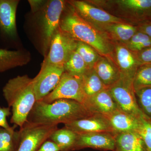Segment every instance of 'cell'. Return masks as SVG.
Masks as SVG:
<instances>
[{
  "label": "cell",
  "mask_w": 151,
  "mask_h": 151,
  "mask_svg": "<svg viewBox=\"0 0 151 151\" xmlns=\"http://www.w3.org/2000/svg\"><path fill=\"white\" fill-rule=\"evenodd\" d=\"M115 42L114 49L116 65L121 75L133 81L139 66L134 52L130 50L124 44Z\"/></svg>",
  "instance_id": "cell-15"
},
{
  "label": "cell",
  "mask_w": 151,
  "mask_h": 151,
  "mask_svg": "<svg viewBox=\"0 0 151 151\" xmlns=\"http://www.w3.org/2000/svg\"><path fill=\"white\" fill-rule=\"evenodd\" d=\"M81 78L86 98L108 88L103 84L93 68L88 70Z\"/></svg>",
  "instance_id": "cell-23"
},
{
  "label": "cell",
  "mask_w": 151,
  "mask_h": 151,
  "mask_svg": "<svg viewBox=\"0 0 151 151\" xmlns=\"http://www.w3.org/2000/svg\"><path fill=\"white\" fill-rule=\"evenodd\" d=\"M31 59L30 53L27 50H11L0 48V73L27 65Z\"/></svg>",
  "instance_id": "cell-18"
},
{
  "label": "cell",
  "mask_w": 151,
  "mask_h": 151,
  "mask_svg": "<svg viewBox=\"0 0 151 151\" xmlns=\"http://www.w3.org/2000/svg\"><path fill=\"white\" fill-rule=\"evenodd\" d=\"M64 72L63 67L41 66L39 73L33 78L36 101H41L54 90Z\"/></svg>",
  "instance_id": "cell-9"
},
{
  "label": "cell",
  "mask_w": 151,
  "mask_h": 151,
  "mask_svg": "<svg viewBox=\"0 0 151 151\" xmlns=\"http://www.w3.org/2000/svg\"><path fill=\"white\" fill-rule=\"evenodd\" d=\"M148 22H151V15L150 16V18H149L148 21Z\"/></svg>",
  "instance_id": "cell-36"
},
{
  "label": "cell",
  "mask_w": 151,
  "mask_h": 151,
  "mask_svg": "<svg viewBox=\"0 0 151 151\" xmlns=\"http://www.w3.org/2000/svg\"><path fill=\"white\" fill-rule=\"evenodd\" d=\"M82 104L90 114H100L106 117L120 110L108 88L85 98Z\"/></svg>",
  "instance_id": "cell-14"
},
{
  "label": "cell",
  "mask_w": 151,
  "mask_h": 151,
  "mask_svg": "<svg viewBox=\"0 0 151 151\" xmlns=\"http://www.w3.org/2000/svg\"><path fill=\"white\" fill-rule=\"evenodd\" d=\"M47 1L40 0H30L28 1L32 11L34 14L40 11L45 4Z\"/></svg>",
  "instance_id": "cell-34"
},
{
  "label": "cell",
  "mask_w": 151,
  "mask_h": 151,
  "mask_svg": "<svg viewBox=\"0 0 151 151\" xmlns=\"http://www.w3.org/2000/svg\"><path fill=\"white\" fill-rule=\"evenodd\" d=\"M134 53L139 65L151 64V47Z\"/></svg>",
  "instance_id": "cell-31"
},
{
  "label": "cell",
  "mask_w": 151,
  "mask_h": 151,
  "mask_svg": "<svg viewBox=\"0 0 151 151\" xmlns=\"http://www.w3.org/2000/svg\"><path fill=\"white\" fill-rule=\"evenodd\" d=\"M86 148L115 151L116 142L114 133L109 132H97L78 134L73 151Z\"/></svg>",
  "instance_id": "cell-12"
},
{
  "label": "cell",
  "mask_w": 151,
  "mask_h": 151,
  "mask_svg": "<svg viewBox=\"0 0 151 151\" xmlns=\"http://www.w3.org/2000/svg\"><path fill=\"white\" fill-rule=\"evenodd\" d=\"M78 134L64 127L57 129L50 135L49 139L58 146L60 151H73Z\"/></svg>",
  "instance_id": "cell-22"
},
{
  "label": "cell",
  "mask_w": 151,
  "mask_h": 151,
  "mask_svg": "<svg viewBox=\"0 0 151 151\" xmlns=\"http://www.w3.org/2000/svg\"><path fill=\"white\" fill-rule=\"evenodd\" d=\"M126 13L138 21H148L151 15V0H118L112 1Z\"/></svg>",
  "instance_id": "cell-16"
},
{
  "label": "cell",
  "mask_w": 151,
  "mask_h": 151,
  "mask_svg": "<svg viewBox=\"0 0 151 151\" xmlns=\"http://www.w3.org/2000/svg\"><path fill=\"white\" fill-rule=\"evenodd\" d=\"M93 68L107 87L115 84L121 78L119 68L110 58L100 56Z\"/></svg>",
  "instance_id": "cell-20"
},
{
  "label": "cell",
  "mask_w": 151,
  "mask_h": 151,
  "mask_svg": "<svg viewBox=\"0 0 151 151\" xmlns=\"http://www.w3.org/2000/svg\"><path fill=\"white\" fill-rule=\"evenodd\" d=\"M151 37L148 35L138 31L126 45L130 50L134 47L139 45L143 42L151 40Z\"/></svg>",
  "instance_id": "cell-30"
},
{
  "label": "cell",
  "mask_w": 151,
  "mask_h": 151,
  "mask_svg": "<svg viewBox=\"0 0 151 151\" xmlns=\"http://www.w3.org/2000/svg\"><path fill=\"white\" fill-rule=\"evenodd\" d=\"M108 89L120 111L138 118L145 116L138 105L133 80L121 75L120 79Z\"/></svg>",
  "instance_id": "cell-6"
},
{
  "label": "cell",
  "mask_w": 151,
  "mask_h": 151,
  "mask_svg": "<svg viewBox=\"0 0 151 151\" xmlns=\"http://www.w3.org/2000/svg\"><path fill=\"white\" fill-rule=\"evenodd\" d=\"M65 127L77 134L97 132L113 133L108 118L98 114H91L85 118L77 119L65 124Z\"/></svg>",
  "instance_id": "cell-13"
},
{
  "label": "cell",
  "mask_w": 151,
  "mask_h": 151,
  "mask_svg": "<svg viewBox=\"0 0 151 151\" xmlns=\"http://www.w3.org/2000/svg\"><path fill=\"white\" fill-rule=\"evenodd\" d=\"M135 90L151 86V64H144L138 67L133 81Z\"/></svg>",
  "instance_id": "cell-28"
},
{
  "label": "cell",
  "mask_w": 151,
  "mask_h": 151,
  "mask_svg": "<svg viewBox=\"0 0 151 151\" xmlns=\"http://www.w3.org/2000/svg\"><path fill=\"white\" fill-rule=\"evenodd\" d=\"M11 108L9 107H1L0 106V127L8 130L15 129L17 126L11 127L7 121V118L12 114Z\"/></svg>",
  "instance_id": "cell-32"
},
{
  "label": "cell",
  "mask_w": 151,
  "mask_h": 151,
  "mask_svg": "<svg viewBox=\"0 0 151 151\" xmlns=\"http://www.w3.org/2000/svg\"><path fill=\"white\" fill-rule=\"evenodd\" d=\"M85 98L81 77L64 72L56 88L41 101L51 103L59 99H68L82 104Z\"/></svg>",
  "instance_id": "cell-8"
},
{
  "label": "cell",
  "mask_w": 151,
  "mask_h": 151,
  "mask_svg": "<svg viewBox=\"0 0 151 151\" xmlns=\"http://www.w3.org/2000/svg\"><path fill=\"white\" fill-rule=\"evenodd\" d=\"M59 26L73 39L92 47L101 56L112 57L113 42L106 34L82 18L68 1L61 15Z\"/></svg>",
  "instance_id": "cell-1"
},
{
  "label": "cell",
  "mask_w": 151,
  "mask_h": 151,
  "mask_svg": "<svg viewBox=\"0 0 151 151\" xmlns=\"http://www.w3.org/2000/svg\"><path fill=\"white\" fill-rule=\"evenodd\" d=\"M113 133L137 132L141 124V118L118 110L107 116Z\"/></svg>",
  "instance_id": "cell-17"
},
{
  "label": "cell",
  "mask_w": 151,
  "mask_h": 151,
  "mask_svg": "<svg viewBox=\"0 0 151 151\" xmlns=\"http://www.w3.org/2000/svg\"><path fill=\"white\" fill-rule=\"evenodd\" d=\"M115 151H147L145 144L137 132L114 133Z\"/></svg>",
  "instance_id": "cell-21"
},
{
  "label": "cell",
  "mask_w": 151,
  "mask_h": 151,
  "mask_svg": "<svg viewBox=\"0 0 151 151\" xmlns=\"http://www.w3.org/2000/svg\"><path fill=\"white\" fill-rule=\"evenodd\" d=\"M97 29L105 33L111 40L126 44L138 31L137 26L127 23L109 24L101 26Z\"/></svg>",
  "instance_id": "cell-19"
},
{
  "label": "cell",
  "mask_w": 151,
  "mask_h": 151,
  "mask_svg": "<svg viewBox=\"0 0 151 151\" xmlns=\"http://www.w3.org/2000/svg\"><path fill=\"white\" fill-rule=\"evenodd\" d=\"M67 1L63 0H49L40 11L35 14L37 18L42 54L48 53L50 42L55 31L59 26L61 15Z\"/></svg>",
  "instance_id": "cell-4"
},
{
  "label": "cell",
  "mask_w": 151,
  "mask_h": 151,
  "mask_svg": "<svg viewBox=\"0 0 151 151\" xmlns=\"http://www.w3.org/2000/svg\"><path fill=\"white\" fill-rule=\"evenodd\" d=\"M68 2L82 18L96 28L109 24L126 23L121 18L111 14L85 1H70Z\"/></svg>",
  "instance_id": "cell-10"
},
{
  "label": "cell",
  "mask_w": 151,
  "mask_h": 151,
  "mask_svg": "<svg viewBox=\"0 0 151 151\" xmlns=\"http://www.w3.org/2000/svg\"><path fill=\"white\" fill-rule=\"evenodd\" d=\"M138 31L145 34L151 37V22H145L138 25Z\"/></svg>",
  "instance_id": "cell-35"
},
{
  "label": "cell",
  "mask_w": 151,
  "mask_h": 151,
  "mask_svg": "<svg viewBox=\"0 0 151 151\" xmlns=\"http://www.w3.org/2000/svg\"><path fill=\"white\" fill-rule=\"evenodd\" d=\"M3 93L12 111L11 123L22 128L36 102L33 78L27 75L11 78L3 87Z\"/></svg>",
  "instance_id": "cell-3"
},
{
  "label": "cell",
  "mask_w": 151,
  "mask_h": 151,
  "mask_svg": "<svg viewBox=\"0 0 151 151\" xmlns=\"http://www.w3.org/2000/svg\"><path fill=\"white\" fill-rule=\"evenodd\" d=\"M137 132L145 144L147 151H151V119L145 116L141 118V124Z\"/></svg>",
  "instance_id": "cell-29"
},
{
  "label": "cell",
  "mask_w": 151,
  "mask_h": 151,
  "mask_svg": "<svg viewBox=\"0 0 151 151\" xmlns=\"http://www.w3.org/2000/svg\"><path fill=\"white\" fill-rule=\"evenodd\" d=\"M15 129L8 130L0 127V151H17L20 133Z\"/></svg>",
  "instance_id": "cell-24"
},
{
  "label": "cell",
  "mask_w": 151,
  "mask_h": 151,
  "mask_svg": "<svg viewBox=\"0 0 151 151\" xmlns=\"http://www.w3.org/2000/svg\"><path fill=\"white\" fill-rule=\"evenodd\" d=\"M76 51L84 60L89 70L93 68L101 56L92 47L80 41L77 42Z\"/></svg>",
  "instance_id": "cell-27"
},
{
  "label": "cell",
  "mask_w": 151,
  "mask_h": 151,
  "mask_svg": "<svg viewBox=\"0 0 151 151\" xmlns=\"http://www.w3.org/2000/svg\"><path fill=\"white\" fill-rule=\"evenodd\" d=\"M19 0H0V33L4 39L14 42L18 38L16 14Z\"/></svg>",
  "instance_id": "cell-11"
},
{
  "label": "cell",
  "mask_w": 151,
  "mask_h": 151,
  "mask_svg": "<svg viewBox=\"0 0 151 151\" xmlns=\"http://www.w3.org/2000/svg\"><path fill=\"white\" fill-rule=\"evenodd\" d=\"M77 41L61 29L60 26L52 36L48 53L41 66L63 67L73 52L76 50Z\"/></svg>",
  "instance_id": "cell-5"
},
{
  "label": "cell",
  "mask_w": 151,
  "mask_h": 151,
  "mask_svg": "<svg viewBox=\"0 0 151 151\" xmlns=\"http://www.w3.org/2000/svg\"><path fill=\"white\" fill-rule=\"evenodd\" d=\"M137 102L143 114L151 119V86L135 90Z\"/></svg>",
  "instance_id": "cell-26"
},
{
  "label": "cell",
  "mask_w": 151,
  "mask_h": 151,
  "mask_svg": "<svg viewBox=\"0 0 151 151\" xmlns=\"http://www.w3.org/2000/svg\"><path fill=\"white\" fill-rule=\"evenodd\" d=\"M58 129L56 125H42L27 122L19 130L20 143L17 151H37Z\"/></svg>",
  "instance_id": "cell-7"
},
{
  "label": "cell",
  "mask_w": 151,
  "mask_h": 151,
  "mask_svg": "<svg viewBox=\"0 0 151 151\" xmlns=\"http://www.w3.org/2000/svg\"><path fill=\"white\" fill-rule=\"evenodd\" d=\"M37 151H60L58 146L50 140L45 141Z\"/></svg>",
  "instance_id": "cell-33"
},
{
  "label": "cell",
  "mask_w": 151,
  "mask_h": 151,
  "mask_svg": "<svg viewBox=\"0 0 151 151\" xmlns=\"http://www.w3.org/2000/svg\"><path fill=\"white\" fill-rule=\"evenodd\" d=\"M64 71L70 75L82 77L89 70L81 55L73 52L63 65Z\"/></svg>",
  "instance_id": "cell-25"
},
{
  "label": "cell",
  "mask_w": 151,
  "mask_h": 151,
  "mask_svg": "<svg viewBox=\"0 0 151 151\" xmlns=\"http://www.w3.org/2000/svg\"><path fill=\"white\" fill-rule=\"evenodd\" d=\"M91 115L84 105L77 101L59 99L51 103L36 101L27 122L42 125H64Z\"/></svg>",
  "instance_id": "cell-2"
}]
</instances>
